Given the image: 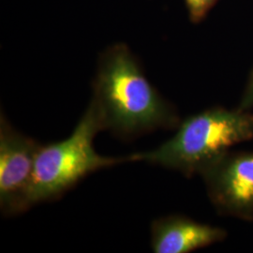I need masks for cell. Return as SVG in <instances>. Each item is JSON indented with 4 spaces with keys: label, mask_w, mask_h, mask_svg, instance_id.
<instances>
[{
    "label": "cell",
    "mask_w": 253,
    "mask_h": 253,
    "mask_svg": "<svg viewBox=\"0 0 253 253\" xmlns=\"http://www.w3.org/2000/svg\"><path fill=\"white\" fill-rule=\"evenodd\" d=\"M90 102L103 130L124 139L157 129H175L181 121L176 107L148 81L124 43L110 46L100 54Z\"/></svg>",
    "instance_id": "cell-1"
},
{
    "label": "cell",
    "mask_w": 253,
    "mask_h": 253,
    "mask_svg": "<svg viewBox=\"0 0 253 253\" xmlns=\"http://www.w3.org/2000/svg\"><path fill=\"white\" fill-rule=\"evenodd\" d=\"M175 133L153 150L129 155V162H145L199 175L232 146L253 141V111L214 106L180 121Z\"/></svg>",
    "instance_id": "cell-2"
},
{
    "label": "cell",
    "mask_w": 253,
    "mask_h": 253,
    "mask_svg": "<svg viewBox=\"0 0 253 253\" xmlns=\"http://www.w3.org/2000/svg\"><path fill=\"white\" fill-rule=\"evenodd\" d=\"M103 130L95 106L89 105L63 141L40 145L28 192L29 208L56 200L91 172L129 162L127 157H106L97 153L94 139Z\"/></svg>",
    "instance_id": "cell-3"
},
{
    "label": "cell",
    "mask_w": 253,
    "mask_h": 253,
    "mask_svg": "<svg viewBox=\"0 0 253 253\" xmlns=\"http://www.w3.org/2000/svg\"><path fill=\"white\" fill-rule=\"evenodd\" d=\"M199 175L219 215L253 221V151L229 150Z\"/></svg>",
    "instance_id": "cell-4"
},
{
    "label": "cell",
    "mask_w": 253,
    "mask_h": 253,
    "mask_svg": "<svg viewBox=\"0 0 253 253\" xmlns=\"http://www.w3.org/2000/svg\"><path fill=\"white\" fill-rule=\"evenodd\" d=\"M35 140L21 133L0 116V208L6 217L27 209L28 192L40 147Z\"/></svg>",
    "instance_id": "cell-5"
},
{
    "label": "cell",
    "mask_w": 253,
    "mask_h": 253,
    "mask_svg": "<svg viewBox=\"0 0 253 253\" xmlns=\"http://www.w3.org/2000/svg\"><path fill=\"white\" fill-rule=\"evenodd\" d=\"M151 249L155 253H189L224 241L226 230L198 222L183 215H170L152 221Z\"/></svg>",
    "instance_id": "cell-6"
},
{
    "label": "cell",
    "mask_w": 253,
    "mask_h": 253,
    "mask_svg": "<svg viewBox=\"0 0 253 253\" xmlns=\"http://www.w3.org/2000/svg\"><path fill=\"white\" fill-rule=\"evenodd\" d=\"M218 0H185L190 21L194 24L206 18Z\"/></svg>",
    "instance_id": "cell-7"
},
{
    "label": "cell",
    "mask_w": 253,
    "mask_h": 253,
    "mask_svg": "<svg viewBox=\"0 0 253 253\" xmlns=\"http://www.w3.org/2000/svg\"><path fill=\"white\" fill-rule=\"evenodd\" d=\"M237 108L243 111H253V69L250 74L244 92L241 96Z\"/></svg>",
    "instance_id": "cell-8"
}]
</instances>
